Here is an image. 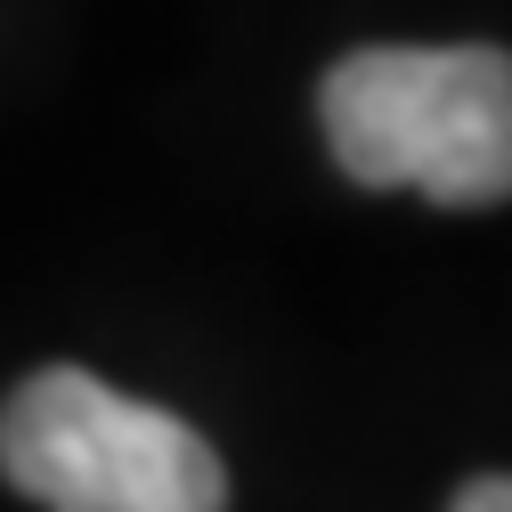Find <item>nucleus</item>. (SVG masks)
<instances>
[{
	"label": "nucleus",
	"mask_w": 512,
	"mask_h": 512,
	"mask_svg": "<svg viewBox=\"0 0 512 512\" xmlns=\"http://www.w3.org/2000/svg\"><path fill=\"white\" fill-rule=\"evenodd\" d=\"M0 472L49 512H228L220 447L90 366H41L9 391Z\"/></svg>",
	"instance_id": "f03ea898"
},
{
	"label": "nucleus",
	"mask_w": 512,
	"mask_h": 512,
	"mask_svg": "<svg viewBox=\"0 0 512 512\" xmlns=\"http://www.w3.org/2000/svg\"><path fill=\"white\" fill-rule=\"evenodd\" d=\"M447 512H512V472H488V480L456 488V504H447Z\"/></svg>",
	"instance_id": "7ed1b4c3"
},
{
	"label": "nucleus",
	"mask_w": 512,
	"mask_h": 512,
	"mask_svg": "<svg viewBox=\"0 0 512 512\" xmlns=\"http://www.w3.org/2000/svg\"><path fill=\"white\" fill-rule=\"evenodd\" d=\"M326 147L358 187H407L447 212L512 204V49L382 41L317 90Z\"/></svg>",
	"instance_id": "f257e3e1"
}]
</instances>
